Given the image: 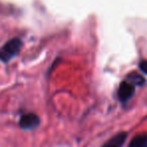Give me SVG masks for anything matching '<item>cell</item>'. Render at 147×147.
Masks as SVG:
<instances>
[{
    "label": "cell",
    "mask_w": 147,
    "mask_h": 147,
    "mask_svg": "<svg viewBox=\"0 0 147 147\" xmlns=\"http://www.w3.org/2000/svg\"><path fill=\"white\" fill-rule=\"evenodd\" d=\"M139 69L142 71L143 74L147 75V59H142L139 63Z\"/></svg>",
    "instance_id": "obj_7"
},
{
    "label": "cell",
    "mask_w": 147,
    "mask_h": 147,
    "mask_svg": "<svg viewBox=\"0 0 147 147\" xmlns=\"http://www.w3.org/2000/svg\"><path fill=\"white\" fill-rule=\"evenodd\" d=\"M135 94V86L132 84H130L127 81H123L120 84L118 88V92H117V95H118L119 100L122 103H126L134 96Z\"/></svg>",
    "instance_id": "obj_3"
},
{
    "label": "cell",
    "mask_w": 147,
    "mask_h": 147,
    "mask_svg": "<svg viewBox=\"0 0 147 147\" xmlns=\"http://www.w3.org/2000/svg\"><path fill=\"white\" fill-rule=\"evenodd\" d=\"M40 125V118L34 113H27L21 116L19 120V127L22 130H33Z\"/></svg>",
    "instance_id": "obj_2"
},
{
    "label": "cell",
    "mask_w": 147,
    "mask_h": 147,
    "mask_svg": "<svg viewBox=\"0 0 147 147\" xmlns=\"http://www.w3.org/2000/svg\"><path fill=\"white\" fill-rule=\"evenodd\" d=\"M21 47H22V40L20 38L14 37L9 39L4 45L0 47V61L4 63L10 61L20 51Z\"/></svg>",
    "instance_id": "obj_1"
},
{
    "label": "cell",
    "mask_w": 147,
    "mask_h": 147,
    "mask_svg": "<svg viewBox=\"0 0 147 147\" xmlns=\"http://www.w3.org/2000/svg\"><path fill=\"white\" fill-rule=\"evenodd\" d=\"M127 132H119L116 135L112 136L106 143L102 145V147H122L125 144L127 139Z\"/></svg>",
    "instance_id": "obj_4"
},
{
    "label": "cell",
    "mask_w": 147,
    "mask_h": 147,
    "mask_svg": "<svg viewBox=\"0 0 147 147\" xmlns=\"http://www.w3.org/2000/svg\"><path fill=\"white\" fill-rule=\"evenodd\" d=\"M128 147H147V133H141L134 136Z\"/></svg>",
    "instance_id": "obj_6"
},
{
    "label": "cell",
    "mask_w": 147,
    "mask_h": 147,
    "mask_svg": "<svg viewBox=\"0 0 147 147\" xmlns=\"http://www.w3.org/2000/svg\"><path fill=\"white\" fill-rule=\"evenodd\" d=\"M125 81L129 82L130 84L134 85L135 87L144 86L145 83H146L144 77H143L142 75H140V74H137V73H131V74H129V75H127Z\"/></svg>",
    "instance_id": "obj_5"
}]
</instances>
